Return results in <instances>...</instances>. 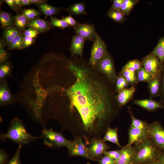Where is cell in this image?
Instances as JSON below:
<instances>
[{
    "instance_id": "1",
    "label": "cell",
    "mask_w": 164,
    "mask_h": 164,
    "mask_svg": "<svg viewBox=\"0 0 164 164\" xmlns=\"http://www.w3.org/2000/svg\"><path fill=\"white\" fill-rule=\"evenodd\" d=\"M75 83L66 91L70 109L78 112L87 131H92L111 116L113 96L107 86L93 78L87 69L71 64Z\"/></svg>"
},
{
    "instance_id": "2",
    "label": "cell",
    "mask_w": 164,
    "mask_h": 164,
    "mask_svg": "<svg viewBox=\"0 0 164 164\" xmlns=\"http://www.w3.org/2000/svg\"><path fill=\"white\" fill-rule=\"evenodd\" d=\"M135 156L132 164H153L160 157L163 149L149 137L135 145Z\"/></svg>"
},
{
    "instance_id": "3",
    "label": "cell",
    "mask_w": 164,
    "mask_h": 164,
    "mask_svg": "<svg viewBox=\"0 0 164 164\" xmlns=\"http://www.w3.org/2000/svg\"><path fill=\"white\" fill-rule=\"evenodd\" d=\"M40 138L32 135L26 129L23 121L16 118L11 121L7 132L0 133L2 141L9 139L13 142L22 146L27 145Z\"/></svg>"
},
{
    "instance_id": "4",
    "label": "cell",
    "mask_w": 164,
    "mask_h": 164,
    "mask_svg": "<svg viewBox=\"0 0 164 164\" xmlns=\"http://www.w3.org/2000/svg\"><path fill=\"white\" fill-rule=\"evenodd\" d=\"M40 138L45 146L52 149L67 147L70 142L61 132H56L51 128L48 129L43 128Z\"/></svg>"
},
{
    "instance_id": "5",
    "label": "cell",
    "mask_w": 164,
    "mask_h": 164,
    "mask_svg": "<svg viewBox=\"0 0 164 164\" xmlns=\"http://www.w3.org/2000/svg\"><path fill=\"white\" fill-rule=\"evenodd\" d=\"M108 53L105 43L97 34L91 50L89 60L90 65L93 68L97 66Z\"/></svg>"
},
{
    "instance_id": "6",
    "label": "cell",
    "mask_w": 164,
    "mask_h": 164,
    "mask_svg": "<svg viewBox=\"0 0 164 164\" xmlns=\"http://www.w3.org/2000/svg\"><path fill=\"white\" fill-rule=\"evenodd\" d=\"M98 70L103 74L112 84L116 83L117 76L115 71L113 60L108 53L103 58L97 66Z\"/></svg>"
},
{
    "instance_id": "7",
    "label": "cell",
    "mask_w": 164,
    "mask_h": 164,
    "mask_svg": "<svg viewBox=\"0 0 164 164\" xmlns=\"http://www.w3.org/2000/svg\"><path fill=\"white\" fill-rule=\"evenodd\" d=\"M87 148L88 159L98 161L109 147L103 139L95 138L91 140Z\"/></svg>"
},
{
    "instance_id": "8",
    "label": "cell",
    "mask_w": 164,
    "mask_h": 164,
    "mask_svg": "<svg viewBox=\"0 0 164 164\" xmlns=\"http://www.w3.org/2000/svg\"><path fill=\"white\" fill-rule=\"evenodd\" d=\"M148 133L157 146L164 149V129L159 122L155 121L149 124Z\"/></svg>"
},
{
    "instance_id": "9",
    "label": "cell",
    "mask_w": 164,
    "mask_h": 164,
    "mask_svg": "<svg viewBox=\"0 0 164 164\" xmlns=\"http://www.w3.org/2000/svg\"><path fill=\"white\" fill-rule=\"evenodd\" d=\"M141 62L143 67L152 78L162 69L159 59L154 55L150 54L146 56Z\"/></svg>"
},
{
    "instance_id": "10",
    "label": "cell",
    "mask_w": 164,
    "mask_h": 164,
    "mask_svg": "<svg viewBox=\"0 0 164 164\" xmlns=\"http://www.w3.org/2000/svg\"><path fill=\"white\" fill-rule=\"evenodd\" d=\"M70 156H80L88 159V148L80 137H76L67 147Z\"/></svg>"
},
{
    "instance_id": "11",
    "label": "cell",
    "mask_w": 164,
    "mask_h": 164,
    "mask_svg": "<svg viewBox=\"0 0 164 164\" xmlns=\"http://www.w3.org/2000/svg\"><path fill=\"white\" fill-rule=\"evenodd\" d=\"M74 29L76 35L82 36L86 40L94 41L97 34L94 26L88 23H80Z\"/></svg>"
},
{
    "instance_id": "12",
    "label": "cell",
    "mask_w": 164,
    "mask_h": 164,
    "mask_svg": "<svg viewBox=\"0 0 164 164\" xmlns=\"http://www.w3.org/2000/svg\"><path fill=\"white\" fill-rule=\"evenodd\" d=\"M128 145L138 144L150 137L147 132L135 128L131 125L128 130Z\"/></svg>"
},
{
    "instance_id": "13",
    "label": "cell",
    "mask_w": 164,
    "mask_h": 164,
    "mask_svg": "<svg viewBox=\"0 0 164 164\" xmlns=\"http://www.w3.org/2000/svg\"><path fill=\"white\" fill-rule=\"evenodd\" d=\"M162 69L148 82L149 98L160 97L162 88Z\"/></svg>"
},
{
    "instance_id": "14",
    "label": "cell",
    "mask_w": 164,
    "mask_h": 164,
    "mask_svg": "<svg viewBox=\"0 0 164 164\" xmlns=\"http://www.w3.org/2000/svg\"><path fill=\"white\" fill-rule=\"evenodd\" d=\"M15 98L11 93L6 79L0 82V106L10 105L14 103Z\"/></svg>"
},
{
    "instance_id": "15",
    "label": "cell",
    "mask_w": 164,
    "mask_h": 164,
    "mask_svg": "<svg viewBox=\"0 0 164 164\" xmlns=\"http://www.w3.org/2000/svg\"><path fill=\"white\" fill-rule=\"evenodd\" d=\"M135 91V86H133L124 89L118 92L115 96V98L118 106L120 107H122L132 100Z\"/></svg>"
},
{
    "instance_id": "16",
    "label": "cell",
    "mask_w": 164,
    "mask_h": 164,
    "mask_svg": "<svg viewBox=\"0 0 164 164\" xmlns=\"http://www.w3.org/2000/svg\"><path fill=\"white\" fill-rule=\"evenodd\" d=\"M27 27L35 29L40 33L50 30L52 28L49 21L42 19L39 17L29 20Z\"/></svg>"
},
{
    "instance_id": "17",
    "label": "cell",
    "mask_w": 164,
    "mask_h": 164,
    "mask_svg": "<svg viewBox=\"0 0 164 164\" xmlns=\"http://www.w3.org/2000/svg\"><path fill=\"white\" fill-rule=\"evenodd\" d=\"M120 157L117 164H132L135 156L134 146L126 145L121 148Z\"/></svg>"
},
{
    "instance_id": "18",
    "label": "cell",
    "mask_w": 164,
    "mask_h": 164,
    "mask_svg": "<svg viewBox=\"0 0 164 164\" xmlns=\"http://www.w3.org/2000/svg\"><path fill=\"white\" fill-rule=\"evenodd\" d=\"M86 39L77 35L72 38L70 50L72 56L78 55L82 57L84 44Z\"/></svg>"
},
{
    "instance_id": "19",
    "label": "cell",
    "mask_w": 164,
    "mask_h": 164,
    "mask_svg": "<svg viewBox=\"0 0 164 164\" xmlns=\"http://www.w3.org/2000/svg\"><path fill=\"white\" fill-rule=\"evenodd\" d=\"M134 103L149 111H155L159 108L164 109V104L159 101L149 98L143 100L135 99Z\"/></svg>"
},
{
    "instance_id": "20",
    "label": "cell",
    "mask_w": 164,
    "mask_h": 164,
    "mask_svg": "<svg viewBox=\"0 0 164 164\" xmlns=\"http://www.w3.org/2000/svg\"><path fill=\"white\" fill-rule=\"evenodd\" d=\"M22 33V31L14 25L3 29V36L5 45L8 46L15 37Z\"/></svg>"
},
{
    "instance_id": "21",
    "label": "cell",
    "mask_w": 164,
    "mask_h": 164,
    "mask_svg": "<svg viewBox=\"0 0 164 164\" xmlns=\"http://www.w3.org/2000/svg\"><path fill=\"white\" fill-rule=\"evenodd\" d=\"M150 54L158 58L162 69L164 65V36L160 38L157 45Z\"/></svg>"
},
{
    "instance_id": "22",
    "label": "cell",
    "mask_w": 164,
    "mask_h": 164,
    "mask_svg": "<svg viewBox=\"0 0 164 164\" xmlns=\"http://www.w3.org/2000/svg\"><path fill=\"white\" fill-rule=\"evenodd\" d=\"M39 12L45 15L46 17L51 16L56 14L60 10V8L51 6L46 2L37 5Z\"/></svg>"
},
{
    "instance_id": "23",
    "label": "cell",
    "mask_w": 164,
    "mask_h": 164,
    "mask_svg": "<svg viewBox=\"0 0 164 164\" xmlns=\"http://www.w3.org/2000/svg\"><path fill=\"white\" fill-rule=\"evenodd\" d=\"M65 10L70 14H73L76 16L87 14L84 2L74 3L66 9Z\"/></svg>"
},
{
    "instance_id": "24",
    "label": "cell",
    "mask_w": 164,
    "mask_h": 164,
    "mask_svg": "<svg viewBox=\"0 0 164 164\" xmlns=\"http://www.w3.org/2000/svg\"><path fill=\"white\" fill-rule=\"evenodd\" d=\"M117 128H112L109 127L105 133L103 140L110 142L117 145L119 147L122 148L119 144Z\"/></svg>"
},
{
    "instance_id": "25",
    "label": "cell",
    "mask_w": 164,
    "mask_h": 164,
    "mask_svg": "<svg viewBox=\"0 0 164 164\" xmlns=\"http://www.w3.org/2000/svg\"><path fill=\"white\" fill-rule=\"evenodd\" d=\"M0 22L1 26L3 29L14 25L13 17L9 13L1 10Z\"/></svg>"
},
{
    "instance_id": "26",
    "label": "cell",
    "mask_w": 164,
    "mask_h": 164,
    "mask_svg": "<svg viewBox=\"0 0 164 164\" xmlns=\"http://www.w3.org/2000/svg\"><path fill=\"white\" fill-rule=\"evenodd\" d=\"M128 111L130 114L131 119V125L135 128H139L148 132L149 124L145 121H142L136 118L133 114L130 107H128Z\"/></svg>"
},
{
    "instance_id": "27",
    "label": "cell",
    "mask_w": 164,
    "mask_h": 164,
    "mask_svg": "<svg viewBox=\"0 0 164 164\" xmlns=\"http://www.w3.org/2000/svg\"><path fill=\"white\" fill-rule=\"evenodd\" d=\"M120 73L125 78L131 87L135 86L138 83L136 72L123 68Z\"/></svg>"
},
{
    "instance_id": "28",
    "label": "cell",
    "mask_w": 164,
    "mask_h": 164,
    "mask_svg": "<svg viewBox=\"0 0 164 164\" xmlns=\"http://www.w3.org/2000/svg\"><path fill=\"white\" fill-rule=\"evenodd\" d=\"M13 66L9 60L0 64V80L5 79L12 75Z\"/></svg>"
},
{
    "instance_id": "29",
    "label": "cell",
    "mask_w": 164,
    "mask_h": 164,
    "mask_svg": "<svg viewBox=\"0 0 164 164\" xmlns=\"http://www.w3.org/2000/svg\"><path fill=\"white\" fill-rule=\"evenodd\" d=\"M13 18L14 26L23 32L27 27L29 20L22 14L17 13Z\"/></svg>"
},
{
    "instance_id": "30",
    "label": "cell",
    "mask_w": 164,
    "mask_h": 164,
    "mask_svg": "<svg viewBox=\"0 0 164 164\" xmlns=\"http://www.w3.org/2000/svg\"><path fill=\"white\" fill-rule=\"evenodd\" d=\"M23 36H24L22 33L15 37L7 46L8 50H19L24 49L23 43Z\"/></svg>"
},
{
    "instance_id": "31",
    "label": "cell",
    "mask_w": 164,
    "mask_h": 164,
    "mask_svg": "<svg viewBox=\"0 0 164 164\" xmlns=\"http://www.w3.org/2000/svg\"><path fill=\"white\" fill-rule=\"evenodd\" d=\"M138 2V1L136 0H124L121 8L120 12L125 15H128Z\"/></svg>"
},
{
    "instance_id": "32",
    "label": "cell",
    "mask_w": 164,
    "mask_h": 164,
    "mask_svg": "<svg viewBox=\"0 0 164 164\" xmlns=\"http://www.w3.org/2000/svg\"><path fill=\"white\" fill-rule=\"evenodd\" d=\"M107 15L109 17L118 22H122L125 19V15L121 12L111 9L109 10Z\"/></svg>"
},
{
    "instance_id": "33",
    "label": "cell",
    "mask_w": 164,
    "mask_h": 164,
    "mask_svg": "<svg viewBox=\"0 0 164 164\" xmlns=\"http://www.w3.org/2000/svg\"><path fill=\"white\" fill-rule=\"evenodd\" d=\"M129 84L125 78L120 73L117 76L116 82V91L119 92L120 91L127 88Z\"/></svg>"
},
{
    "instance_id": "34",
    "label": "cell",
    "mask_w": 164,
    "mask_h": 164,
    "mask_svg": "<svg viewBox=\"0 0 164 164\" xmlns=\"http://www.w3.org/2000/svg\"><path fill=\"white\" fill-rule=\"evenodd\" d=\"M136 73L138 83L140 82L148 83L152 78L142 66L136 72Z\"/></svg>"
},
{
    "instance_id": "35",
    "label": "cell",
    "mask_w": 164,
    "mask_h": 164,
    "mask_svg": "<svg viewBox=\"0 0 164 164\" xmlns=\"http://www.w3.org/2000/svg\"><path fill=\"white\" fill-rule=\"evenodd\" d=\"M50 24L52 27H57L63 29L66 27H70L65 20L62 19H58L55 17L50 16Z\"/></svg>"
},
{
    "instance_id": "36",
    "label": "cell",
    "mask_w": 164,
    "mask_h": 164,
    "mask_svg": "<svg viewBox=\"0 0 164 164\" xmlns=\"http://www.w3.org/2000/svg\"><path fill=\"white\" fill-rule=\"evenodd\" d=\"M142 67L141 62L137 59L131 60L128 62L123 68H127L131 71L136 72Z\"/></svg>"
},
{
    "instance_id": "37",
    "label": "cell",
    "mask_w": 164,
    "mask_h": 164,
    "mask_svg": "<svg viewBox=\"0 0 164 164\" xmlns=\"http://www.w3.org/2000/svg\"><path fill=\"white\" fill-rule=\"evenodd\" d=\"M5 43L3 39H1L0 40V63L7 61L8 59L10 56L4 49Z\"/></svg>"
},
{
    "instance_id": "38",
    "label": "cell",
    "mask_w": 164,
    "mask_h": 164,
    "mask_svg": "<svg viewBox=\"0 0 164 164\" xmlns=\"http://www.w3.org/2000/svg\"><path fill=\"white\" fill-rule=\"evenodd\" d=\"M22 14L24 15L29 20H32L42 14L34 9H24L22 11Z\"/></svg>"
},
{
    "instance_id": "39",
    "label": "cell",
    "mask_w": 164,
    "mask_h": 164,
    "mask_svg": "<svg viewBox=\"0 0 164 164\" xmlns=\"http://www.w3.org/2000/svg\"><path fill=\"white\" fill-rule=\"evenodd\" d=\"M22 146L19 145V146L12 158L9 160L6 164H22L20 159V151Z\"/></svg>"
},
{
    "instance_id": "40",
    "label": "cell",
    "mask_w": 164,
    "mask_h": 164,
    "mask_svg": "<svg viewBox=\"0 0 164 164\" xmlns=\"http://www.w3.org/2000/svg\"><path fill=\"white\" fill-rule=\"evenodd\" d=\"M121 154V150H117L112 151H106L104 155L110 157L116 161L120 158Z\"/></svg>"
},
{
    "instance_id": "41",
    "label": "cell",
    "mask_w": 164,
    "mask_h": 164,
    "mask_svg": "<svg viewBox=\"0 0 164 164\" xmlns=\"http://www.w3.org/2000/svg\"><path fill=\"white\" fill-rule=\"evenodd\" d=\"M24 36L36 38L40 33L36 30L28 28L25 29L22 32Z\"/></svg>"
},
{
    "instance_id": "42",
    "label": "cell",
    "mask_w": 164,
    "mask_h": 164,
    "mask_svg": "<svg viewBox=\"0 0 164 164\" xmlns=\"http://www.w3.org/2000/svg\"><path fill=\"white\" fill-rule=\"evenodd\" d=\"M62 19L66 21L70 27H72L74 28L80 24V23L74 19L71 14L67 16L62 17Z\"/></svg>"
},
{
    "instance_id": "43",
    "label": "cell",
    "mask_w": 164,
    "mask_h": 164,
    "mask_svg": "<svg viewBox=\"0 0 164 164\" xmlns=\"http://www.w3.org/2000/svg\"><path fill=\"white\" fill-rule=\"evenodd\" d=\"M9 155L4 149H0V164H6L8 162Z\"/></svg>"
},
{
    "instance_id": "44",
    "label": "cell",
    "mask_w": 164,
    "mask_h": 164,
    "mask_svg": "<svg viewBox=\"0 0 164 164\" xmlns=\"http://www.w3.org/2000/svg\"><path fill=\"white\" fill-rule=\"evenodd\" d=\"M98 161L99 164H117L115 160L105 155L103 156Z\"/></svg>"
},
{
    "instance_id": "45",
    "label": "cell",
    "mask_w": 164,
    "mask_h": 164,
    "mask_svg": "<svg viewBox=\"0 0 164 164\" xmlns=\"http://www.w3.org/2000/svg\"><path fill=\"white\" fill-rule=\"evenodd\" d=\"M36 38L24 36L23 38V43L24 48L28 47L35 43Z\"/></svg>"
},
{
    "instance_id": "46",
    "label": "cell",
    "mask_w": 164,
    "mask_h": 164,
    "mask_svg": "<svg viewBox=\"0 0 164 164\" xmlns=\"http://www.w3.org/2000/svg\"><path fill=\"white\" fill-rule=\"evenodd\" d=\"M162 88L159 101L162 104H164V65L162 69Z\"/></svg>"
},
{
    "instance_id": "47",
    "label": "cell",
    "mask_w": 164,
    "mask_h": 164,
    "mask_svg": "<svg viewBox=\"0 0 164 164\" xmlns=\"http://www.w3.org/2000/svg\"><path fill=\"white\" fill-rule=\"evenodd\" d=\"M124 0H114L111 9L120 12L122 5Z\"/></svg>"
},
{
    "instance_id": "48",
    "label": "cell",
    "mask_w": 164,
    "mask_h": 164,
    "mask_svg": "<svg viewBox=\"0 0 164 164\" xmlns=\"http://www.w3.org/2000/svg\"><path fill=\"white\" fill-rule=\"evenodd\" d=\"M4 1L12 9L17 12L18 10L15 6L14 0H5Z\"/></svg>"
},
{
    "instance_id": "49",
    "label": "cell",
    "mask_w": 164,
    "mask_h": 164,
    "mask_svg": "<svg viewBox=\"0 0 164 164\" xmlns=\"http://www.w3.org/2000/svg\"><path fill=\"white\" fill-rule=\"evenodd\" d=\"M21 7L28 6L32 4L31 0H21Z\"/></svg>"
},
{
    "instance_id": "50",
    "label": "cell",
    "mask_w": 164,
    "mask_h": 164,
    "mask_svg": "<svg viewBox=\"0 0 164 164\" xmlns=\"http://www.w3.org/2000/svg\"><path fill=\"white\" fill-rule=\"evenodd\" d=\"M31 1L32 4H34L36 5L41 3L46 2H47V1L45 0H31Z\"/></svg>"
},
{
    "instance_id": "51",
    "label": "cell",
    "mask_w": 164,
    "mask_h": 164,
    "mask_svg": "<svg viewBox=\"0 0 164 164\" xmlns=\"http://www.w3.org/2000/svg\"><path fill=\"white\" fill-rule=\"evenodd\" d=\"M14 2L16 8L18 10L21 7V0H14Z\"/></svg>"
},
{
    "instance_id": "52",
    "label": "cell",
    "mask_w": 164,
    "mask_h": 164,
    "mask_svg": "<svg viewBox=\"0 0 164 164\" xmlns=\"http://www.w3.org/2000/svg\"><path fill=\"white\" fill-rule=\"evenodd\" d=\"M158 161L164 164V149H163L162 154Z\"/></svg>"
},
{
    "instance_id": "53",
    "label": "cell",
    "mask_w": 164,
    "mask_h": 164,
    "mask_svg": "<svg viewBox=\"0 0 164 164\" xmlns=\"http://www.w3.org/2000/svg\"><path fill=\"white\" fill-rule=\"evenodd\" d=\"M153 164H163L161 162L158 161L155 162L154 163H153Z\"/></svg>"
},
{
    "instance_id": "54",
    "label": "cell",
    "mask_w": 164,
    "mask_h": 164,
    "mask_svg": "<svg viewBox=\"0 0 164 164\" xmlns=\"http://www.w3.org/2000/svg\"><path fill=\"white\" fill-rule=\"evenodd\" d=\"M86 164H90V163H86Z\"/></svg>"
}]
</instances>
